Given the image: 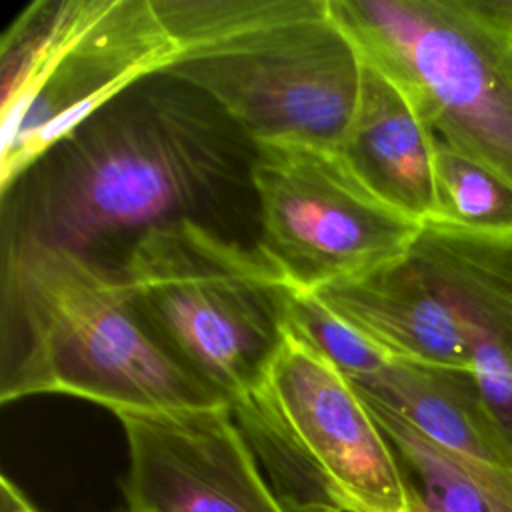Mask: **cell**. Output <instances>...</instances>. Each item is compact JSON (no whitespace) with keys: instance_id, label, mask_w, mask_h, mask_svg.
I'll return each mask as SVG.
<instances>
[{"instance_id":"1","label":"cell","mask_w":512,"mask_h":512,"mask_svg":"<svg viewBox=\"0 0 512 512\" xmlns=\"http://www.w3.org/2000/svg\"><path fill=\"white\" fill-rule=\"evenodd\" d=\"M232 122L200 92L158 74L96 112L14 188L4 238L82 254L192 218L236 170ZM130 240V242H132Z\"/></svg>"},{"instance_id":"2","label":"cell","mask_w":512,"mask_h":512,"mask_svg":"<svg viewBox=\"0 0 512 512\" xmlns=\"http://www.w3.org/2000/svg\"><path fill=\"white\" fill-rule=\"evenodd\" d=\"M2 404L68 394L110 412L230 406L184 370L138 312L120 270L76 250L4 238ZM232 408V406H230Z\"/></svg>"},{"instance_id":"3","label":"cell","mask_w":512,"mask_h":512,"mask_svg":"<svg viewBox=\"0 0 512 512\" xmlns=\"http://www.w3.org/2000/svg\"><path fill=\"white\" fill-rule=\"evenodd\" d=\"M180 48L166 70L206 96L248 144L336 150L354 114L362 54L330 0H154Z\"/></svg>"},{"instance_id":"4","label":"cell","mask_w":512,"mask_h":512,"mask_svg":"<svg viewBox=\"0 0 512 512\" xmlns=\"http://www.w3.org/2000/svg\"><path fill=\"white\" fill-rule=\"evenodd\" d=\"M180 48L154 0H34L0 40V192Z\"/></svg>"},{"instance_id":"5","label":"cell","mask_w":512,"mask_h":512,"mask_svg":"<svg viewBox=\"0 0 512 512\" xmlns=\"http://www.w3.org/2000/svg\"><path fill=\"white\" fill-rule=\"evenodd\" d=\"M120 274L168 354L230 406L266 382L292 288L256 248L182 218L132 240Z\"/></svg>"},{"instance_id":"6","label":"cell","mask_w":512,"mask_h":512,"mask_svg":"<svg viewBox=\"0 0 512 512\" xmlns=\"http://www.w3.org/2000/svg\"><path fill=\"white\" fill-rule=\"evenodd\" d=\"M438 142L512 184V28L486 0H330Z\"/></svg>"},{"instance_id":"7","label":"cell","mask_w":512,"mask_h":512,"mask_svg":"<svg viewBox=\"0 0 512 512\" xmlns=\"http://www.w3.org/2000/svg\"><path fill=\"white\" fill-rule=\"evenodd\" d=\"M232 414L288 508L410 512L394 450L366 400L292 332L266 382Z\"/></svg>"},{"instance_id":"8","label":"cell","mask_w":512,"mask_h":512,"mask_svg":"<svg viewBox=\"0 0 512 512\" xmlns=\"http://www.w3.org/2000/svg\"><path fill=\"white\" fill-rule=\"evenodd\" d=\"M256 250L296 292L314 294L404 258L422 224L370 192L336 150L254 146Z\"/></svg>"},{"instance_id":"9","label":"cell","mask_w":512,"mask_h":512,"mask_svg":"<svg viewBox=\"0 0 512 512\" xmlns=\"http://www.w3.org/2000/svg\"><path fill=\"white\" fill-rule=\"evenodd\" d=\"M128 512H290L232 408L126 412Z\"/></svg>"},{"instance_id":"10","label":"cell","mask_w":512,"mask_h":512,"mask_svg":"<svg viewBox=\"0 0 512 512\" xmlns=\"http://www.w3.org/2000/svg\"><path fill=\"white\" fill-rule=\"evenodd\" d=\"M410 254L456 312L470 374L512 452V232L424 222Z\"/></svg>"},{"instance_id":"11","label":"cell","mask_w":512,"mask_h":512,"mask_svg":"<svg viewBox=\"0 0 512 512\" xmlns=\"http://www.w3.org/2000/svg\"><path fill=\"white\" fill-rule=\"evenodd\" d=\"M314 296L390 356L470 372L464 328L410 252Z\"/></svg>"},{"instance_id":"12","label":"cell","mask_w":512,"mask_h":512,"mask_svg":"<svg viewBox=\"0 0 512 512\" xmlns=\"http://www.w3.org/2000/svg\"><path fill=\"white\" fill-rule=\"evenodd\" d=\"M354 114L338 146L350 172L382 202L424 224L434 218L436 136L406 94L364 56Z\"/></svg>"},{"instance_id":"13","label":"cell","mask_w":512,"mask_h":512,"mask_svg":"<svg viewBox=\"0 0 512 512\" xmlns=\"http://www.w3.org/2000/svg\"><path fill=\"white\" fill-rule=\"evenodd\" d=\"M352 384L442 448L512 470V452L470 372L386 354L372 374Z\"/></svg>"},{"instance_id":"14","label":"cell","mask_w":512,"mask_h":512,"mask_svg":"<svg viewBox=\"0 0 512 512\" xmlns=\"http://www.w3.org/2000/svg\"><path fill=\"white\" fill-rule=\"evenodd\" d=\"M362 398L394 450L410 512H512V470L450 452L392 410Z\"/></svg>"},{"instance_id":"15","label":"cell","mask_w":512,"mask_h":512,"mask_svg":"<svg viewBox=\"0 0 512 512\" xmlns=\"http://www.w3.org/2000/svg\"><path fill=\"white\" fill-rule=\"evenodd\" d=\"M434 198L430 222L472 232H512V184L438 140Z\"/></svg>"},{"instance_id":"16","label":"cell","mask_w":512,"mask_h":512,"mask_svg":"<svg viewBox=\"0 0 512 512\" xmlns=\"http://www.w3.org/2000/svg\"><path fill=\"white\" fill-rule=\"evenodd\" d=\"M0 512H40V510L24 496V492L8 476H2Z\"/></svg>"},{"instance_id":"17","label":"cell","mask_w":512,"mask_h":512,"mask_svg":"<svg viewBox=\"0 0 512 512\" xmlns=\"http://www.w3.org/2000/svg\"><path fill=\"white\" fill-rule=\"evenodd\" d=\"M488 8L512 28V0H486Z\"/></svg>"},{"instance_id":"18","label":"cell","mask_w":512,"mask_h":512,"mask_svg":"<svg viewBox=\"0 0 512 512\" xmlns=\"http://www.w3.org/2000/svg\"><path fill=\"white\" fill-rule=\"evenodd\" d=\"M290 512H340L330 506H304V508H292Z\"/></svg>"}]
</instances>
